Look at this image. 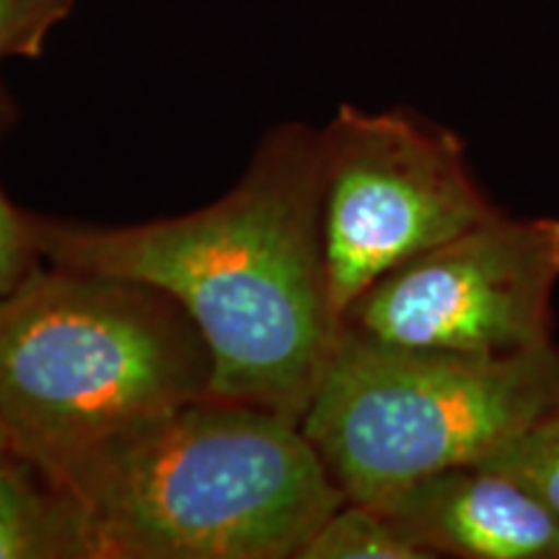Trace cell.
<instances>
[{
	"instance_id": "obj_1",
	"label": "cell",
	"mask_w": 559,
	"mask_h": 559,
	"mask_svg": "<svg viewBox=\"0 0 559 559\" xmlns=\"http://www.w3.org/2000/svg\"><path fill=\"white\" fill-rule=\"evenodd\" d=\"M32 230L41 260L171 296L207 342L213 396L300 425L342 330L321 243V130L277 124L194 213L132 226L32 215Z\"/></svg>"
},
{
	"instance_id": "obj_2",
	"label": "cell",
	"mask_w": 559,
	"mask_h": 559,
	"mask_svg": "<svg viewBox=\"0 0 559 559\" xmlns=\"http://www.w3.org/2000/svg\"><path fill=\"white\" fill-rule=\"evenodd\" d=\"M50 481L81 510L91 559H300L347 500L298 423L213 394Z\"/></svg>"
},
{
	"instance_id": "obj_3",
	"label": "cell",
	"mask_w": 559,
	"mask_h": 559,
	"mask_svg": "<svg viewBox=\"0 0 559 559\" xmlns=\"http://www.w3.org/2000/svg\"><path fill=\"white\" fill-rule=\"evenodd\" d=\"M210 394L205 337L148 283L41 260L0 298V423L41 477Z\"/></svg>"
},
{
	"instance_id": "obj_4",
	"label": "cell",
	"mask_w": 559,
	"mask_h": 559,
	"mask_svg": "<svg viewBox=\"0 0 559 559\" xmlns=\"http://www.w3.org/2000/svg\"><path fill=\"white\" fill-rule=\"evenodd\" d=\"M559 415V345L510 355L402 347L342 326L300 430L347 500L485 464Z\"/></svg>"
},
{
	"instance_id": "obj_5",
	"label": "cell",
	"mask_w": 559,
	"mask_h": 559,
	"mask_svg": "<svg viewBox=\"0 0 559 559\" xmlns=\"http://www.w3.org/2000/svg\"><path fill=\"white\" fill-rule=\"evenodd\" d=\"M500 213L443 124L342 104L321 130V243L340 324L386 272Z\"/></svg>"
},
{
	"instance_id": "obj_6",
	"label": "cell",
	"mask_w": 559,
	"mask_h": 559,
	"mask_svg": "<svg viewBox=\"0 0 559 559\" xmlns=\"http://www.w3.org/2000/svg\"><path fill=\"white\" fill-rule=\"evenodd\" d=\"M557 285L559 218L500 213L376 280L342 326L402 347L526 353L555 342Z\"/></svg>"
},
{
	"instance_id": "obj_7",
	"label": "cell",
	"mask_w": 559,
	"mask_h": 559,
	"mask_svg": "<svg viewBox=\"0 0 559 559\" xmlns=\"http://www.w3.org/2000/svg\"><path fill=\"white\" fill-rule=\"evenodd\" d=\"M428 559H559V513L510 474L459 466L373 502Z\"/></svg>"
},
{
	"instance_id": "obj_8",
	"label": "cell",
	"mask_w": 559,
	"mask_h": 559,
	"mask_svg": "<svg viewBox=\"0 0 559 559\" xmlns=\"http://www.w3.org/2000/svg\"><path fill=\"white\" fill-rule=\"evenodd\" d=\"M0 559H91L81 510L21 459L0 461Z\"/></svg>"
},
{
	"instance_id": "obj_9",
	"label": "cell",
	"mask_w": 559,
	"mask_h": 559,
	"mask_svg": "<svg viewBox=\"0 0 559 559\" xmlns=\"http://www.w3.org/2000/svg\"><path fill=\"white\" fill-rule=\"evenodd\" d=\"M300 559H428V555L379 508L345 500L317 528Z\"/></svg>"
},
{
	"instance_id": "obj_10",
	"label": "cell",
	"mask_w": 559,
	"mask_h": 559,
	"mask_svg": "<svg viewBox=\"0 0 559 559\" xmlns=\"http://www.w3.org/2000/svg\"><path fill=\"white\" fill-rule=\"evenodd\" d=\"M485 464L515 477L559 513V415L513 440Z\"/></svg>"
},
{
	"instance_id": "obj_11",
	"label": "cell",
	"mask_w": 559,
	"mask_h": 559,
	"mask_svg": "<svg viewBox=\"0 0 559 559\" xmlns=\"http://www.w3.org/2000/svg\"><path fill=\"white\" fill-rule=\"evenodd\" d=\"M73 9L75 0H0V62L39 58Z\"/></svg>"
},
{
	"instance_id": "obj_12",
	"label": "cell",
	"mask_w": 559,
	"mask_h": 559,
	"mask_svg": "<svg viewBox=\"0 0 559 559\" xmlns=\"http://www.w3.org/2000/svg\"><path fill=\"white\" fill-rule=\"evenodd\" d=\"M39 262L41 254L34 241L32 215L11 205L0 190V298L9 296Z\"/></svg>"
},
{
	"instance_id": "obj_13",
	"label": "cell",
	"mask_w": 559,
	"mask_h": 559,
	"mask_svg": "<svg viewBox=\"0 0 559 559\" xmlns=\"http://www.w3.org/2000/svg\"><path fill=\"white\" fill-rule=\"evenodd\" d=\"M9 459H19V456H16V451H13L9 430H5L3 423H0V461H9Z\"/></svg>"
}]
</instances>
